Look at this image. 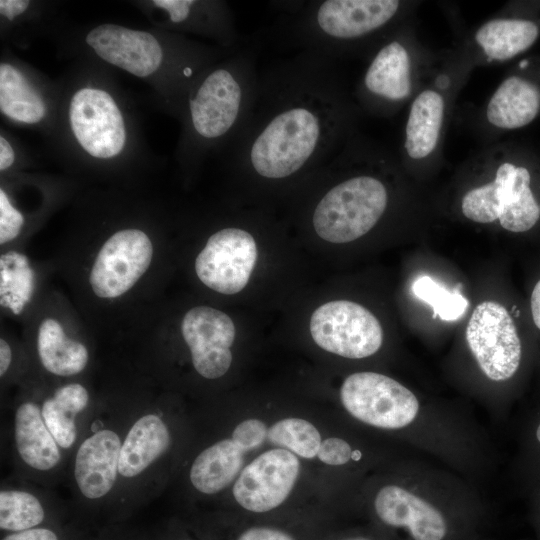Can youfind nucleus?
<instances>
[{"instance_id":"1","label":"nucleus","mask_w":540,"mask_h":540,"mask_svg":"<svg viewBox=\"0 0 540 540\" xmlns=\"http://www.w3.org/2000/svg\"><path fill=\"white\" fill-rule=\"evenodd\" d=\"M351 121L333 60L299 51L260 71L234 157L252 177L287 181L325 165L349 140Z\"/></svg>"},{"instance_id":"2","label":"nucleus","mask_w":540,"mask_h":540,"mask_svg":"<svg viewBox=\"0 0 540 540\" xmlns=\"http://www.w3.org/2000/svg\"><path fill=\"white\" fill-rule=\"evenodd\" d=\"M289 39L300 51L334 60L374 36L398 14L397 0H318L288 5Z\"/></svg>"},{"instance_id":"3","label":"nucleus","mask_w":540,"mask_h":540,"mask_svg":"<svg viewBox=\"0 0 540 540\" xmlns=\"http://www.w3.org/2000/svg\"><path fill=\"white\" fill-rule=\"evenodd\" d=\"M259 74L253 52L245 49L209 72L188 97L193 133L202 141H234L251 113Z\"/></svg>"},{"instance_id":"4","label":"nucleus","mask_w":540,"mask_h":540,"mask_svg":"<svg viewBox=\"0 0 540 540\" xmlns=\"http://www.w3.org/2000/svg\"><path fill=\"white\" fill-rule=\"evenodd\" d=\"M384 182L369 173H356L335 182L314 205L311 223L323 240L341 244L367 234L388 206Z\"/></svg>"},{"instance_id":"5","label":"nucleus","mask_w":540,"mask_h":540,"mask_svg":"<svg viewBox=\"0 0 540 540\" xmlns=\"http://www.w3.org/2000/svg\"><path fill=\"white\" fill-rule=\"evenodd\" d=\"M461 209L473 222L499 220L502 228L515 233L531 229L540 217L528 169L510 162L497 168L491 182L469 190L462 199Z\"/></svg>"},{"instance_id":"6","label":"nucleus","mask_w":540,"mask_h":540,"mask_svg":"<svg viewBox=\"0 0 540 540\" xmlns=\"http://www.w3.org/2000/svg\"><path fill=\"white\" fill-rule=\"evenodd\" d=\"M344 408L359 421L383 429H400L417 416L416 396L398 381L376 372L349 375L340 389Z\"/></svg>"},{"instance_id":"7","label":"nucleus","mask_w":540,"mask_h":540,"mask_svg":"<svg viewBox=\"0 0 540 540\" xmlns=\"http://www.w3.org/2000/svg\"><path fill=\"white\" fill-rule=\"evenodd\" d=\"M309 328L320 348L350 359L375 354L383 341L378 319L367 308L348 300L319 306L311 316Z\"/></svg>"},{"instance_id":"8","label":"nucleus","mask_w":540,"mask_h":540,"mask_svg":"<svg viewBox=\"0 0 540 540\" xmlns=\"http://www.w3.org/2000/svg\"><path fill=\"white\" fill-rule=\"evenodd\" d=\"M466 340L482 372L493 381H504L517 371L521 341L508 311L494 301L474 309L466 328Z\"/></svg>"},{"instance_id":"9","label":"nucleus","mask_w":540,"mask_h":540,"mask_svg":"<svg viewBox=\"0 0 540 540\" xmlns=\"http://www.w3.org/2000/svg\"><path fill=\"white\" fill-rule=\"evenodd\" d=\"M153 257L149 236L139 229L114 233L99 250L89 275L100 298L113 299L129 291L148 270Z\"/></svg>"},{"instance_id":"10","label":"nucleus","mask_w":540,"mask_h":540,"mask_svg":"<svg viewBox=\"0 0 540 540\" xmlns=\"http://www.w3.org/2000/svg\"><path fill=\"white\" fill-rule=\"evenodd\" d=\"M257 255L255 239L248 231L224 228L209 237L195 260V271L208 288L235 294L247 285Z\"/></svg>"},{"instance_id":"11","label":"nucleus","mask_w":540,"mask_h":540,"mask_svg":"<svg viewBox=\"0 0 540 540\" xmlns=\"http://www.w3.org/2000/svg\"><path fill=\"white\" fill-rule=\"evenodd\" d=\"M299 472L300 462L295 454L283 448L267 450L240 472L233 496L248 511L273 510L287 499Z\"/></svg>"},{"instance_id":"12","label":"nucleus","mask_w":540,"mask_h":540,"mask_svg":"<svg viewBox=\"0 0 540 540\" xmlns=\"http://www.w3.org/2000/svg\"><path fill=\"white\" fill-rule=\"evenodd\" d=\"M69 117L74 136L90 155L110 158L122 150L126 138L122 114L104 90H78L71 99Z\"/></svg>"},{"instance_id":"13","label":"nucleus","mask_w":540,"mask_h":540,"mask_svg":"<svg viewBox=\"0 0 540 540\" xmlns=\"http://www.w3.org/2000/svg\"><path fill=\"white\" fill-rule=\"evenodd\" d=\"M181 332L202 377L217 379L229 370L236 330L226 313L208 306L193 307L182 319Z\"/></svg>"},{"instance_id":"14","label":"nucleus","mask_w":540,"mask_h":540,"mask_svg":"<svg viewBox=\"0 0 540 540\" xmlns=\"http://www.w3.org/2000/svg\"><path fill=\"white\" fill-rule=\"evenodd\" d=\"M122 443L110 429L99 430L79 446L74 466L75 480L83 496L98 499L113 487Z\"/></svg>"},{"instance_id":"15","label":"nucleus","mask_w":540,"mask_h":540,"mask_svg":"<svg viewBox=\"0 0 540 540\" xmlns=\"http://www.w3.org/2000/svg\"><path fill=\"white\" fill-rule=\"evenodd\" d=\"M375 511L385 524L405 526L414 540H442L446 523L441 513L427 501L395 485L379 490Z\"/></svg>"},{"instance_id":"16","label":"nucleus","mask_w":540,"mask_h":540,"mask_svg":"<svg viewBox=\"0 0 540 540\" xmlns=\"http://www.w3.org/2000/svg\"><path fill=\"white\" fill-rule=\"evenodd\" d=\"M364 94L380 102H397L412 90L411 62L405 46L391 40L371 59L363 76Z\"/></svg>"},{"instance_id":"17","label":"nucleus","mask_w":540,"mask_h":540,"mask_svg":"<svg viewBox=\"0 0 540 540\" xmlns=\"http://www.w3.org/2000/svg\"><path fill=\"white\" fill-rule=\"evenodd\" d=\"M171 436L156 414L140 417L130 428L120 450L118 472L125 478L142 473L169 448Z\"/></svg>"},{"instance_id":"18","label":"nucleus","mask_w":540,"mask_h":540,"mask_svg":"<svg viewBox=\"0 0 540 540\" xmlns=\"http://www.w3.org/2000/svg\"><path fill=\"white\" fill-rule=\"evenodd\" d=\"M14 437L21 459L31 468L47 471L60 462L59 445L37 404L24 402L19 405L14 418Z\"/></svg>"},{"instance_id":"19","label":"nucleus","mask_w":540,"mask_h":540,"mask_svg":"<svg viewBox=\"0 0 540 540\" xmlns=\"http://www.w3.org/2000/svg\"><path fill=\"white\" fill-rule=\"evenodd\" d=\"M540 109V90L532 82L511 76L492 95L486 116L501 129H517L534 120Z\"/></svg>"},{"instance_id":"20","label":"nucleus","mask_w":540,"mask_h":540,"mask_svg":"<svg viewBox=\"0 0 540 540\" xmlns=\"http://www.w3.org/2000/svg\"><path fill=\"white\" fill-rule=\"evenodd\" d=\"M244 453L232 438L207 447L191 466L192 485L203 494H216L225 489L241 471Z\"/></svg>"},{"instance_id":"21","label":"nucleus","mask_w":540,"mask_h":540,"mask_svg":"<svg viewBox=\"0 0 540 540\" xmlns=\"http://www.w3.org/2000/svg\"><path fill=\"white\" fill-rule=\"evenodd\" d=\"M445 102L434 90H424L411 104L404 147L409 157L422 159L435 149L443 122Z\"/></svg>"},{"instance_id":"22","label":"nucleus","mask_w":540,"mask_h":540,"mask_svg":"<svg viewBox=\"0 0 540 540\" xmlns=\"http://www.w3.org/2000/svg\"><path fill=\"white\" fill-rule=\"evenodd\" d=\"M37 351L43 367L58 376L80 373L89 359L87 348L67 337L62 325L52 318L43 320L38 328Z\"/></svg>"},{"instance_id":"23","label":"nucleus","mask_w":540,"mask_h":540,"mask_svg":"<svg viewBox=\"0 0 540 540\" xmlns=\"http://www.w3.org/2000/svg\"><path fill=\"white\" fill-rule=\"evenodd\" d=\"M538 26L523 19H493L483 24L475 39L484 54L504 61L527 50L537 39Z\"/></svg>"},{"instance_id":"24","label":"nucleus","mask_w":540,"mask_h":540,"mask_svg":"<svg viewBox=\"0 0 540 540\" xmlns=\"http://www.w3.org/2000/svg\"><path fill=\"white\" fill-rule=\"evenodd\" d=\"M88 401L86 388L71 383L58 388L43 403L41 411L44 422L60 447L70 448L74 444L77 436L75 418L86 408Z\"/></svg>"},{"instance_id":"25","label":"nucleus","mask_w":540,"mask_h":540,"mask_svg":"<svg viewBox=\"0 0 540 540\" xmlns=\"http://www.w3.org/2000/svg\"><path fill=\"white\" fill-rule=\"evenodd\" d=\"M35 290V273L29 259L16 251L0 258V303L14 314L22 313Z\"/></svg>"},{"instance_id":"26","label":"nucleus","mask_w":540,"mask_h":540,"mask_svg":"<svg viewBox=\"0 0 540 540\" xmlns=\"http://www.w3.org/2000/svg\"><path fill=\"white\" fill-rule=\"evenodd\" d=\"M267 439L296 456L312 459L317 456L321 445L318 429L309 421L301 418H284L268 429Z\"/></svg>"},{"instance_id":"27","label":"nucleus","mask_w":540,"mask_h":540,"mask_svg":"<svg viewBox=\"0 0 540 540\" xmlns=\"http://www.w3.org/2000/svg\"><path fill=\"white\" fill-rule=\"evenodd\" d=\"M40 501L31 493L20 490L0 492V527L3 530L23 531L40 524L44 519Z\"/></svg>"},{"instance_id":"28","label":"nucleus","mask_w":540,"mask_h":540,"mask_svg":"<svg viewBox=\"0 0 540 540\" xmlns=\"http://www.w3.org/2000/svg\"><path fill=\"white\" fill-rule=\"evenodd\" d=\"M413 292L433 308L434 316L444 321L459 319L468 307V300L463 295L448 291L429 276L417 278L413 284Z\"/></svg>"},{"instance_id":"29","label":"nucleus","mask_w":540,"mask_h":540,"mask_svg":"<svg viewBox=\"0 0 540 540\" xmlns=\"http://www.w3.org/2000/svg\"><path fill=\"white\" fill-rule=\"evenodd\" d=\"M268 436L266 424L255 418L240 422L232 433V439L244 452H249L261 447Z\"/></svg>"},{"instance_id":"30","label":"nucleus","mask_w":540,"mask_h":540,"mask_svg":"<svg viewBox=\"0 0 540 540\" xmlns=\"http://www.w3.org/2000/svg\"><path fill=\"white\" fill-rule=\"evenodd\" d=\"M24 223L22 214L10 203L3 189L0 190V244L15 239Z\"/></svg>"},{"instance_id":"31","label":"nucleus","mask_w":540,"mask_h":540,"mask_svg":"<svg viewBox=\"0 0 540 540\" xmlns=\"http://www.w3.org/2000/svg\"><path fill=\"white\" fill-rule=\"evenodd\" d=\"M351 446L343 439L330 437L321 442L317 457L327 465H343L352 459Z\"/></svg>"},{"instance_id":"32","label":"nucleus","mask_w":540,"mask_h":540,"mask_svg":"<svg viewBox=\"0 0 540 540\" xmlns=\"http://www.w3.org/2000/svg\"><path fill=\"white\" fill-rule=\"evenodd\" d=\"M237 540H294L289 534L266 527H254L245 531Z\"/></svg>"},{"instance_id":"33","label":"nucleus","mask_w":540,"mask_h":540,"mask_svg":"<svg viewBox=\"0 0 540 540\" xmlns=\"http://www.w3.org/2000/svg\"><path fill=\"white\" fill-rule=\"evenodd\" d=\"M3 540H58L57 535L45 528H31L6 536Z\"/></svg>"},{"instance_id":"34","label":"nucleus","mask_w":540,"mask_h":540,"mask_svg":"<svg viewBox=\"0 0 540 540\" xmlns=\"http://www.w3.org/2000/svg\"><path fill=\"white\" fill-rule=\"evenodd\" d=\"M29 6L26 0H1L0 12L7 19L13 20L15 16L22 14Z\"/></svg>"},{"instance_id":"35","label":"nucleus","mask_w":540,"mask_h":540,"mask_svg":"<svg viewBox=\"0 0 540 540\" xmlns=\"http://www.w3.org/2000/svg\"><path fill=\"white\" fill-rule=\"evenodd\" d=\"M14 151L4 137H0V170L10 167L14 162Z\"/></svg>"},{"instance_id":"36","label":"nucleus","mask_w":540,"mask_h":540,"mask_svg":"<svg viewBox=\"0 0 540 540\" xmlns=\"http://www.w3.org/2000/svg\"><path fill=\"white\" fill-rule=\"evenodd\" d=\"M531 312L536 327L540 329V280L536 283L531 295Z\"/></svg>"},{"instance_id":"37","label":"nucleus","mask_w":540,"mask_h":540,"mask_svg":"<svg viewBox=\"0 0 540 540\" xmlns=\"http://www.w3.org/2000/svg\"><path fill=\"white\" fill-rule=\"evenodd\" d=\"M11 360H12L11 348L4 339H1L0 340V375L1 376H3L7 372L11 364Z\"/></svg>"},{"instance_id":"38","label":"nucleus","mask_w":540,"mask_h":540,"mask_svg":"<svg viewBox=\"0 0 540 540\" xmlns=\"http://www.w3.org/2000/svg\"><path fill=\"white\" fill-rule=\"evenodd\" d=\"M536 437H537V440L540 442V424L538 425L537 430H536Z\"/></svg>"},{"instance_id":"39","label":"nucleus","mask_w":540,"mask_h":540,"mask_svg":"<svg viewBox=\"0 0 540 540\" xmlns=\"http://www.w3.org/2000/svg\"><path fill=\"white\" fill-rule=\"evenodd\" d=\"M355 540H365V539H355Z\"/></svg>"}]
</instances>
